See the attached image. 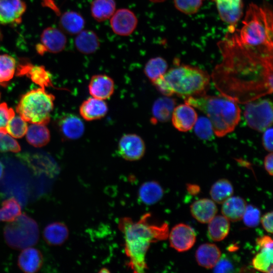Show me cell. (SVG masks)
Segmentation results:
<instances>
[{"instance_id":"46","label":"cell","mask_w":273,"mask_h":273,"mask_svg":"<svg viewBox=\"0 0 273 273\" xmlns=\"http://www.w3.org/2000/svg\"><path fill=\"white\" fill-rule=\"evenodd\" d=\"M256 244L260 249L273 248V242L271 238L268 236H264L256 240Z\"/></svg>"},{"instance_id":"38","label":"cell","mask_w":273,"mask_h":273,"mask_svg":"<svg viewBox=\"0 0 273 273\" xmlns=\"http://www.w3.org/2000/svg\"><path fill=\"white\" fill-rule=\"evenodd\" d=\"M27 124L20 116H14L8 122L6 129L12 137L21 138L26 133Z\"/></svg>"},{"instance_id":"28","label":"cell","mask_w":273,"mask_h":273,"mask_svg":"<svg viewBox=\"0 0 273 273\" xmlns=\"http://www.w3.org/2000/svg\"><path fill=\"white\" fill-rule=\"evenodd\" d=\"M84 24L82 16L74 11L65 12L60 19V26L62 31L70 35L78 33L83 29Z\"/></svg>"},{"instance_id":"21","label":"cell","mask_w":273,"mask_h":273,"mask_svg":"<svg viewBox=\"0 0 273 273\" xmlns=\"http://www.w3.org/2000/svg\"><path fill=\"white\" fill-rule=\"evenodd\" d=\"M175 104V99L168 96L157 99L152 106L151 123L156 124L168 121L171 117Z\"/></svg>"},{"instance_id":"52","label":"cell","mask_w":273,"mask_h":273,"mask_svg":"<svg viewBox=\"0 0 273 273\" xmlns=\"http://www.w3.org/2000/svg\"><path fill=\"white\" fill-rule=\"evenodd\" d=\"M104 269H102L100 272H109V271L108 269L105 270V268H103Z\"/></svg>"},{"instance_id":"14","label":"cell","mask_w":273,"mask_h":273,"mask_svg":"<svg viewBox=\"0 0 273 273\" xmlns=\"http://www.w3.org/2000/svg\"><path fill=\"white\" fill-rule=\"evenodd\" d=\"M58 126L60 134L66 140L78 139L84 131V125L82 120L72 113L62 115L58 120Z\"/></svg>"},{"instance_id":"34","label":"cell","mask_w":273,"mask_h":273,"mask_svg":"<svg viewBox=\"0 0 273 273\" xmlns=\"http://www.w3.org/2000/svg\"><path fill=\"white\" fill-rule=\"evenodd\" d=\"M273 251L272 249L264 248L260 249L253 258V267L263 272H272Z\"/></svg>"},{"instance_id":"11","label":"cell","mask_w":273,"mask_h":273,"mask_svg":"<svg viewBox=\"0 0 273 273\" xmlns=\"http://www.w3.org/2000/svg\"><path fill=\"white\" fill-rule=\"evenodd\" d=\"M168 236L170 246L178 252L190 249L194 246L196 239L194 229L184 223L175 225Z\"/></svg>"},{"instance_id":"27","label":"cell","mask_w":273,"mask_h":273,"mask_svg":"<svg viewBox=\"0 0 273 273\" xmlns=\"http://www.w3.org/2000/svg\"><path fill=\"white\" fill-rule=\"evenodd\" d=\"M43 124L32 123L29 125L26 132V140L35 147H41L50 141V133Z\"/></svg>"},{"instance_id":"18","label":"cell","mask_w":273,"mask_h":273,"mask_svg":"<svg viewBox=\"0 0 273 273\" xmlns=\"http://www.w3.org/2000/svg\"><path fill=\"white\" fill-rule=\"evenodd\" d=\"M221 19L225 22L234 24L243 14L242 0H214Z\"/></svg>"},{"instance_id":"9","label":"cell","mask_w":273,"mask_h":273,"mask_svg":"<svg viewBox=\"0 0 273 273\" xmlns=\"http://www.w3.org/2000/svg\"><path fill=\"white\" fill-rule=\"evenodd\" d=\"M146 150L143 139L134 133H128L122 136L119 141L117 151L124 159L133 161L141 159Z\"/></svg>"},{"instance_id":"54","label":"cell","mask_w":273,"mask_h":273,"mask_svg":"<svg viewBox=\"0 0 273 273\" xmlns=\"http://www.w3.org/2000/svg\"><path fill=\"white\" fill-rule=\"evenodd\" d=\"M0 98H1V94H0Z\"/></svg>"},{"instance_id":"24","label":"cell","mask_w":273,"mask_h":273,"mask_svg":"<svg viewBox=\"0 0 273 273\" xmlns=\"http://www.w3.org/2000/svg\"><path fill=\"white\" fill-rule=\"evenodd\" d=\"M222 204V214L229 221L236 222L242 219L247 206L244 199L238 196H231Z\"/></svg>"},{"instance_id":"17","label":"cell","mask_w":273,"mask_h":273,"mask_svg":"<svg viewBox=\"0 0 273 273\" xmlns=\"http://www.w3.org/2000/svg\"><path fill=\"white\" fill-rule=\"evenodd\" d=\"M114 82L109 76L97 74L93 76L88 84V91L94 98L105 100L110 98L114 92Z\"/></svg>"},{"instance_id":"42","label":"cell","mask_w":273,"mask_h":273,"mask_svg":"<svg viewBox=\"0 0 273 273\" xmlns=\"http://www.w3.org/2000/svg\"><path fill=\"white\" fill-rule=\"evenodd\" d=\"M15 116V112L7 103L0 104V128H6L8 122Z\"/></svg>"},{"instance_id":"7","label":"cell","mask_w":273,"mask_h":273,"mask_svg":"<svg viewBox=\"0 0 273 273\" xmlns=\"http://www.w3.org/2000/svg\"><path fill=\"white\" fill-rule=\"evenodd\" d=\"M4 236L7 244L15 249H24L37 243L39 229L36 221L25 214H21L5 227Z\"/></svg>"},{"instance_id":"51","label":"cell","mask_w":273,"mask_h":273,"mask_svg":"<svg viewBox=\"0 0 273 273\" xmlns=\"http://www.w3.org/2000/svg\"><path fill=\"white\" fill-rule=\"evenodd\" d=\"M151 1L153 2H163L165 0H150Z\"/></svg>"},{"instance_id":"48","label":"cell","mask_w":273,"mask_h":273,"mask_svg":"<svg viewBox=\"0 0 273 273\" xmlns=\"http://www.w3.org/2000/svg\"><path fill=\"white\" fill-rule=\"evenodd\" d=\"M187 189L189 193L193 195L197 194L200 191V187L194 184L187 185Z\"/></svg>"},{"instance_id":"20","label":"cell","mask_w":273,"mask_h":273,"mask_svg":"<svg viewBox=\"0 0 273 273\" xmlns=\"http://www.w3.org/2000/svg\"><path fill=\"white\" fill-rule=\"evenodd\" d=\"M43 262L41 253L31 247L23 249L20 254L18 264L19 268L26 273H34L41 268Z\"/></svg>"},{"instance_id":"37","label":"cell","mask_w":273,"mask_h":273,"mask_svg":"<svg viewBox=\"0 0 273 273\" xmlns=\"http://www.w3.org/2000/svg\"><path fill=\"white\" fill-rule=\"evenodd\" d=\"M193 128L196 135L201 140H211L213 137L212 125L208 118L203 116L198 118Z\"/></svg>"},{"instance_id":"55","label":"cell","mask_w":273,"mask_h":273,"mask_svg":"<svg viewBox=\"0 0 273 273\" xmlns=\"http://www.w3.org/2000/svg\"><path fill=\"white\" fill-rule=\"evenodd\" d=\"M0 85H1V84H0Z\"/></svg>"},{"instance_id":"35","label":"cell","mask_w":273,"mask_h":273,"mask_svg":"<svg viewBox=\"0 0 273 273\" xmlns=\"http://www.w3.org/2000/svg\"><path fill=\"white\" fill-rule=\"evenodd\" d=\"M16 61L8 55H0V84L6 86V83L12 79L15 72Z\"/></svg>"},{"instance_id":"12","label":"cell","mask_w":273,"mask_h":273,"mask_svg":"<svg viewBox=\"0 0 273 273\" xmlns=\"http://www.w3.org/2000/svg\"><path fill=\"white\" fill-rule=\"evenodd\" d=\"M138 19L135 14L127 9L115 11L111 17L110 24L113 32L119 35L127 36L135 29Z\"/></svg>"},{"instance_id":"19","label":"cell","mask_w":273,"mask_h":273,"mask_svg":"<svg viewBox=\"0 0 273 273\" xmlns=\"http://www.w3.org/2000/svg\"><path fill=\"white\" fill-rule=\"evenodd\" d=\"M108 108L106 102L95 98L84 100L79 107V113L86 121H93L103 118L107 113Z\"/></svg>"},{"instance_id":"41","label":"cell","mask_w":273,"mask_h":273,"mask_svg":"<svg viewBox=\"0 0 273 273\" xmlns=\"http://www.w3.org/2000/svg\"><path fill=\"white\" fill-rule=\"evenodd\" d=\"M242 219L245 224L249 227H255L260 219L259 210L251 205H247Z\"/></svg>"},{"instance_id":"26","label":"cell","mask_w":273,"mask_h":273,"mask_svg":"<svg viewBox=\"0 0 273 273\" xmlns=\"http://www.w3.org/2000/svg\"><path fill=\"white\" fill-rule=\"evenodd\" d=\"M75 46L77 50L84 54L95 52L99 48L100 41L97 35L93 31L81 30L77 34Z\"/></svg>"},{"instance_id":"53","label":"cell","mask_w":273,"mask_h":273,"mask_svg":"<svg viewBox=\"0 0 273 273\" xmlns=\"http://www.w3.org/2000/svg\"><path fill=\"white\" fill-rule=\"evenodd\" d=\"M1 31H0V39H1Z\"/></svg>"},{"instance_id":"10","label":"cell","mask_w":273,"mask_h":273,"mask_svg":"<svg viewBox=\"0 0 273 273\" xmlns=\"http://www.w3.org/2000/svg\"><path fill=\"white\" fill-rule=\"evenodd\" d=\"M66 43L67 38L63 31L49 27L42 31L40 43L36 46V50L40 55L47 52L57 53L64 50Z\"/></svg>"},{"instance_id":"39","label":"cell","mask_w":273,"mask_h":273,"mask_svg":"<svg viewBox=\"0 0 273 273\" xmlns=\"http://www.w3.org/2000/svg\"><path fill=\"white\" fill-rule=\"evenodd\" d=\"M20 150L19 143L8 133L6 128H0V152L18 153Z\"/></svg>"},{"instance_id":"36","label":"cell","mask_w":273,"mask_h":273,"mask_svg":"<svg viewBox=\"0 0 273 273\" xmlns=\"http://www.w3.org/2000/svg\"><path fill=\"white\" fill-rule=\"evenodd\" d=\"M1 209L4 221L11 222L21 214V206L14 198L4 201Z\"/></svg>"},{"instance_id":"49","label":"cell","mask_w":273,"mask_h":273,"mask_svg":"<svg viewBox=\"0 0 273 273\" xmlns=\"http://www.w3.org/2000/svg\"><path fill=\"white\" fill-rule=\"evenodd\" d=\"M4 172V166L2 163L0 161V178L2 177Z\"/></svg>"},{"instance_id":"6","label":"cell","mask_w":273,"mask_h":273,"mask_svg":"<svg viewBox=\"0 0 273 273\" xmlns=\"http://www.w3.org/2000/svg\"><path fill=\"white\" fill-rule=\"evenodd\" d=\"M54 100V96L45 89H34L22 95L16 111L26 121L47 125L50 121Z\"/></svg>"},{"instance_id":"16","label":"cell","mask_w":273,"mask_h":273,"mask_svg":"<svg viewBox=\"0 0 273 273\" xmlns=\"http://www.w3.org/2000/svg\"><path fill=\"white\" fill-rule=\"evenodd\" d=\"M26 8L23 0H0V23H18Z\"/></svg>"},{"instance_id":"30","label":"cell","mask_w":273,"mask_h":273,"mask_svg":"<svg viewBox=\"0 0 273 273\" xmlns=\"http://www.w3.org/2000/svg\"><path fill=\"white\" fill-rule=\"evenodd\" d=\"M208 223V234L211 240L221 241L229 234L230 221L224 216H215Z\"/></svg>"},{"instance_id":"29","label":"cell","mask_w":273,"mask_h":273,"mask_svg":"<svg viewBox=\"0 0 273 273\" xmlns=\"http://www.w3.org/2000/svg\"><path fill=\"white\" fill-rule=\"evenodd\" d=\"M163 195L161 186L155 181H149L143 184L139 191L140 200L145 204L152 205L159 201Z\"/></svg>"},{"instance_id":"23","label":"cell","mask_w":273,"mask_h":273,"mask_svg":"<svg viewBox=\"0 0 273 273\" xmlns=\"http://www.w3.org/2000/svg\"><path fill=\"white\" fill-rule=\"evenodd\" d=\"M221 257V252L215 244L205 243L200 246L196 252L198 264L206 268H213Z\"/></svg>"},{"instance_id":"13","label":"cell","mask_w":273,"mask_h":273,"mask_svg":"<svg viewBox=\"0 0 273 273\" xmlns=\"http://www.w3.org/2000/svg\"><path fill=\"white\" fill-rule=\"evenodd\" d=\"M171 118L172 124L176 129L187 132L193 128L198 115L192 106L185 103L175 107Z\"/></svg>"},{"instance_id":"45","label":"cell","mask_w":273,"mask_h":273,"mask_svg":"<svg viewBox=\"0 0 273 273\" xmlns=\"http://www.w3.org/2000/svg\"><path fill=\"white\" fill-rule=\"evenodd\" d=\"M260 220L264 230L271 234L272 233V212L271 211L265 213Z\"/></svg>"},{"instance_id":"15","label":"cell","mask_w":273,"mask_h":273,"mask_svg":"<svg viewBox=\"0 0 273 273\" xmlns=\"http://www.w3.org/2000/svg\"><path fill=\"white\" fill-rule=\"evenodd\" d=\"M17 76L26 75L41 88L55 87L52 81L51 74L42 66H33L29 63L21 64L18 66Z\"/></svg>"},{"instance_id":"25","label":"cell","mask_w":273,"mask_h":273,"mask_svg":"<svg viewBox=\"0 0 273 273\" xmlns=\"http://www.w3.org/2000/svg\"><path fill=\"white\" fill-rule=\"evenodd\" d=\"M43 236L46 242L50 245H60L64 243L69 236L67 226L62 222H54L44 229Z\"/></svg>"},{"instance_id":"31","label":"cell","mask_w":273,"mask_h":273,"mask_svg":"<svg viewBox=\"0 0 273 273\" xmlns=\"http://www.w3.org/2000/svg\"><path fill=\"white\" fill-rule=\"evenodd\" d=\"M115 10L116 3L114 0H94L90 7L92 16L99 22L111 18Z\"/></svg>"},{"instance_id":"44","label":"cell","mask_w":273,"mask_h":273,"mask_svg":"<svg viewBox=\"0 0 273 273\" xmlns=\"http://www.w3.org/2000/svg\"><path fill=\"white\" fill-rule=\"evenodd\" d=\"M262 135V144L264 149L268 152H272V128L268 127L264 130Z\"/></svg>"},{"instance_id":"5","label":"cell","mask_w":273,"mask_h":273,"mask_svg":"<svg viewBox=\"0 0 273 273\" xmlns=\"http://www.w3.org/2000/svg\"><path fill=\"white\" fill-rule=\"evenodd\" d=\"M185 103L205 113L210 121L214 133L222 137L233 131L241 119L238 103L222 95L190 96Z\"/></svg>"},{"instance_id":"3","label":"cell","mask_w":273,"mask_h":273,"mask_svg":"<svg viewBox=\"0 0 273 273\" xmlns=\"http://www.w3.org/2000/svg\"><path fill=\"white\" fill-rule=\"evenodd\" d=\"M239 35L231 40L242 47L272 54V14L269 9L251 4Z\"/></svg>"},{"instance_id":"2","label":"cell","mask_w":273,"mask_h":273,"mask_svg":"<svg viewBox=\"0 0 273 273\" xmlns=\"http://www.w3.org/2000/svg\"><path fill=\"white\" fill-rule=\"evenodd\" d=\"M150 213L144 214L137 221L127 217L121 218L119 229L124 239V251L128 258V266L135 272L142 273L147 268L146 256L151 244L166 240L169 235L167 223L151 222Z\"/></svg>"},{"instance_id":"33","label":"cell","mask_w":273,"mask_h":273,"mask_svg":"<svg viewBox=\"0 0 273 273\" xmlns=\"http://www.w3.org/2000/svg\"><path fill=\"white\" fill-rule=\"evenodd\" d=\"M168 65L163 58L158 57L150 59L146 64L144 73L146 76L153 82L167 71Z\"/></svg>"},{"instance_id":"40","label":"cell","mask_w":273,"mask_h":273,"mask_svg":"<svg viewBox=\"0 0 273 273\" xmlns=\"http://www.w3.org/2000/svg\"><path fill=\"white\" fill-rule=\"evenodd\" d=\"M203 0H174L175 8L181 12L191 15L196 13Z\"/></svg>"},{"instance_id":"50","label":"cell","mask_w":273,"mask_h":273,"mask_svg":"<svg viewBox=\"0 0 273 273\" xmlns=\"http://www.w3.org/2000/svg\"><path fill=\"white\" fill-rule=\"evenodd\" d=\"M3 220V216H2V209H0V221Z\"/></svg>"},{"instance_id":"47","label":"cell","mask_w":273,"mask_h":273,"mask_svg":"<svg viewBox=\"0 0 273 273\" xmlns=\"http://www.w3.org/2000/svg\"><path fill=\"white\" fill-rule=\"evenodd\" d=\"M273 154L272 152L268 154L264 158V165L266 171L271 176L273 174Z\"/></svg>"},{"instance_id":"8","label":"cell","mask_w":273,"mask_h":273,"mask_svg":"<svg viewBox=\"0 0 273 273\" xmlns=\"http://www.w3.org/2000/svg\"><path fill=\"white\" fill-rule=\"evenodd\" d=\"M244 116L250 128L258 131H263L272 124L271 101L260 98L246 103Z\"/></svg>"},{"instance_id":"4","label":"cell","mask_w":273,"mask_h":273,"mask_svg":"<svg viewBox=\"0 0 273 273\" xmlns=\"http://www.w3.org/2000/svg\"><path fill=\"white\" fill-rule=\"evenodd\" d=\"M210 80V76L206 71L182 65L171 68L152 83L165 96L175 94L186 98L205 95Z\"/></svg>"},{"instance_id":"43","label":"cell","mask_w":273,"mask_h":273,"mask_svg":"<svg viewBox=\"0 0 273 273\" xmlns=\"http://www.w3.org/2000/svg\"><path fill=\"white\" fill-rule=\"evenodd\" d=\"M214 268V271L216 272H228L233 271L234 266L227 258L222 257L221 258L220 257Z\"/></svg>"},{"instance_id":"1","label":"cell","mask_w":273,"mask_h":273,"mask_svg":"<svg viewBox=\"0 0 273 273\" xmlns=\"http://www.w3.org/2000/svg\"><path fill=\"white\" fill-rule=\"evenodd\" d=\"M223 51V59L211 78L221 95L246 104L272 93V54L239 46Z\"/></svg>"},{"instance_id":"22","label":"cell","mask_w":273,"mask_h":273,"mask_svg":"<svg viewBox=\"0 0 273 273\" xmlns=\"http://www.w3.org/2000/svg\"><path fill=\"white\" fill-rule=\"evenodd\" d=\"M192 216L199 222L208 223L216 215L217 208L214 202L203 198L195 201L191 205Z\"/></svg>"},{"instance_id":"32","label":"cell","mask_w":273,"mask_h":273,"mask_svg":"<svg viewBox=\"0 0 273 273\" xmlns=\"http://www.w3.org/2000/svg\"><path fill=\"white\" fill-rule=\"evenodd\" d=\"M234 189L231 183L226 179H220L211 187L210 194L213 201L222 204L233 194Z\"/></svg>"}]
</instances>
